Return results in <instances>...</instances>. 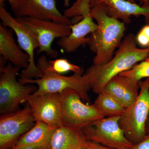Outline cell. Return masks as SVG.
<instances>
[{"instance_id": "8992f818", "label": "cell", "mask_w": 149, "mask_h": 149, "mask_svg": "<svg viewBox=\"0 0 149 149\" xmlns=\"http://www.w3.org/2000/svg\"><path fill=\"white\" fill-rule=\"evenodd\" d=\"M59 94L62 108V125L82 129L91 123L104 118L93 104L84 103L77 91L68 89Z\"/></svg>"}, {"instance_id": "30bf717a", "label": "cell", "mask_w": 149, "mask_h": 149, "mask_svg": "<svg viewBox=\"0 0 149 149\" xmlns=\"http://www.w3.org/2000/svg\"><path fill=\"white\" fill-rule=\"evenodd\" d=\"M35 122L29 106L0 118V149H11Z\"/></svg>"}, {"instance_id": "f546056e", "label": "cell", "mask_w": 149, "mask_h": 149, "mask_svg": "<svg viewBox=\"0 0 149 149\" xmlns=\"http://www.w3.org/2000/svg\"><path fill=\"white\" fill-rule=\"evenodd\" d=\"M80 149H91L90 148H88V147H87L86 146H85V145H83V147H81V148Z\"/></svg>"}, {"instance_id": "7c38bea8", "label": "cell", "mask_w": 149, "mask_h": 149, "mask_svg": "<svg viewBox=\"0 0 149 149\" xmlns=\"http://www.w3.org/2000/svg\"><path fill=\"white\" fill-rule=\"evenodd\" d=\"M36 121L56 128L62 125V108L59 93L32 95L27 101Z\"/></svg>"}, {"instance_id": "ac0fdd59", "label": "cell", "mask_w": 149, "mask_h": 149, "mask_svg": "<svg viewBox=\"0 0 149 149\" xmlns=\"http://www.w3.org/2000/svg\"><path fill=\"white\" fill-rule=\"evenodd\" d=\"M86 140L81 129L61 125L54 130L49 149H80Z\"/></svg>"}, {"instance_id": "484cf974", "label": "cell", "mask_w": 149, "mask_h": 149, "mask_svg": "<svg viewBox=\"0 0 149 149\" xmlns=\"http://www.w3.org/2000/svg\"><path fill=\"white\" fill-rule=\"evenodd\" d=\"M128 1L133 3H136V2H139L143 6H148L149 5V0H127Z\"/></svg>"}, {"instance_id": "d6986e66", "label": "cell", "mask_w": 149, "mask_h": 149, "mask_svg": "<svg viewBox=\"0 0 149 149\" xmlns=\"http://www.w3.org/2000/svg\"><path fill=\"white\" fill-rule=\"evenodd\" d=\"M93 105L104 118L120 116L126 109L112 96L104 92L98 94Z\"/></svg>"}, {"instance_id": "7402d4cb", "label": "cell", "mask_w": 149, "mask_h": 149, "mask_svg": "<svg viewBox=\"0 0 149 149\" xmlns=\"http://www.w3.org/2000/svg\"><path fill=\"white\" fill-rule=\"evenodd\" d=\"M91 0H76L69 8L64 11V15L68 18L82 17L91 13Z\"/></svg>"}, {"instance_id": "f1b7e54d", "label": "cell", "mask_w": 149, "mask_h": 149, "mask_svg": "<svg viewBox=\"0 0 149 149\" xmlns=\"http://www.w3.org/2000/svg\"><path fill=\"white\" fill-rule=\"evenodd\" d=\"M13 0H0V5H1L4 4V3L5 1H8L9 2V3H10Z\"/></svg>"}, {"instance_id": "4316f807", "label": "cell", "mask_w": 149, "mask_h": 149, "mask_svg": "<svg viewBox=\"0 0 149 149\" xmlns=\"http://www.w3.org/2000/svg\"><path fill=\"white\" fill-rule=\"evenodd\" d=\"M146 132L147 134H149V115L146 124Z\"/></svg>"}, {"instance_id": "cb8c5ba5", "label": "cell", "mask_w": 149, "mask_h": 149, "mask_svg": "<svg viewBox=\"0 0 149 149\" xmlns=\"http://www.w3.org/2000/svg\"><path fill=\"white\" fill-rule=\"evenodd\" d=\"M130 149H149V134H147L138 143L133 145Z\"/></svg>"}, {"instance_id": "7a4b0ae2", "label": "cell", "mask_w": 149, "mask_h": 149, "mask_svg": "<svg viewBox=\"0 0 149 149\" xmlns=\"http://www.w3.org/2000/svg\"><path fill=\"white\" fill-rule=\"evenodd\" d=\"M91 15L98 26L88 37V45L96 54L93 64H105L111 59L116 49L122 42L125 23L109 16L102 4L91 9Z\"/></svg>"}, {"instance_id": "4fadbf2b", "label": "cell", "mask_w": 149, "mask_h": 149, "mask_svg": "<svg viewBox=\"0 0 149 149\" xmlns=\"http://www.w3.org/2000/svg\"><path fill=\"white\" fill-rule=\"evenodd\" d=\"M101 4L109 16L122 20L125 24L130 23L132 16L141 15L149 24V6H141L127 0H91V8Z\"/></svg>"}, {"instance_id": "52a82bcc", "label": "cell", "mask_w": 149, "mask_h": 149, "mask_svg": "<svg viewBox=\"0 0 149 149\" xmlns=\"http://www.w3.org/2000/svg\"><path fill=\"white\" fill-rule=\"evenodd\" d=\"M16 18L24 24L36 38L38 44L37 54L45 52L52 58H56L58 56L57 51L52 47L55 39L67 37L71 33V24L29 17Z\"/></svg>"}, {"instance_id": "8fae6325", "label": "cell", "mask_w": 149, "mask_h": 149, "mask_svg": "<svg viewBox=\"0 0 149 149\" xmlns=\"http://www.w3.org/2000/svg\"><path fill=\"white\" fill-rule=\"evenodd\" d=\"M15 17H29L71 24L58 10L55 0H13L9 3Z\"/></svg>"}, {"instance_id": "ba28073f", "label": "cell", "mask_w": 149, "mask_h": 149, "mask_svg": "<svg viewBox=\"0 0 149 149\" xmlns=\"http://www.w3.org/2000/svg\"><path fill=\"white\" fill-rule=\"evenodd\" d=\"M120 116L104 118L81 129L86 139L114 149H130L133 145L126 139L119 124Z\"/></svg>"}, {"instance_id": "e0dca14e", "label": "cell", "mask_w": 149, "mask_h": 149, "mask_svg": "<svg viewBox=\"0 0 149 149\" xmlns=\"http://www.w3.org/2000/svg\"><path fill=\"white\" fill-rule=\"evenodd\" d=\"M55 128L44 123L36 121L34 126L22 135L11 149H49Z\"/></svg>"}, {"instance_id": "2e32d148", "label": "cell", "mask_w": 149, "mask_h": 149, "mask_svg": "<svg viewBox=\"0 0 149 149\" xmlns=\"http://www.w3.org/2000/svg\"><path fill=\"white\" fill-rule=\"evenodd\" d=\"M13 32L0 24V55L14 66L26 69L29 65V56L17 45Z\"/></svg>"}, {"instance_id": "5bb4252c", "label": "cell", "mask_w": 149, "mask_h": 149, "mask_svg": "<svg viewBox=\"0 0 149 149\" xmlns=\"http://www.w3.org/2000/svg\"><path fill=\"white\" fill-rule=\"evenodd\" d=\"M139 83L130 77L118 74L107 83L102 92L112 96L126 108L139 97Z\"/></svg>"}, {"instance_id": "6da1fadb", "label": "cell", "mask_w": 149, "mask_h": 149, "mask_svg": "<svg viewBox=\"0 0 149 149\" xmlns=\"http://www.w3.org/2000/svg\"><path fill=\"white\" fill-rule=\"evenodd\" d=\"M137 44L136 36L128 34L122 40L115 56L108 62L102 65L93 64L87 69L84 74L94 93L100 94L111 78L148 57V48L140 49L137 47Z\"/></svg>"}, {"instance_id": "5b68a950", "label": "cell", "mask_w": 149, "mask_h": 149, "mask_svg": "<svg viewBox=\"0 0 149 149\" xmlns=\"http://www.w3.org/2000/svg\"><path fill=\"white\" fill-rule=\"evenodd\" d=\"M20 68L10 63L0 68V113L8 114L17 110L37 91L34 85H23L17 79Z\"/></svg>"}, {"instance_id": "9a60e30c", "label": "cell", "mask_w": 149, "mask_h": 149, "mask_svg": "<svg viewBox=\"0 0 149 149\" xmlns=\"http://www.w3.org/2000/svg\"><path fill=\"white\" fill-rule=\"evenodd\" d=\"M91 13L84 15L81 20L76 24H71V33L67 37L61 38L57 45L66 53H70L77 50L80 46L88 45V36L97 28Z\"/></svg>"}, {"instance_id": "9c48e42d", "label": "cell", "mask_w": 149, "mask_h": 149, "mask_svg": "<svg viewBox=\"0 0 149 149\" xmlns=\"http://www.w3.org/2000/svg\"><path fill=\"white\" fill-rule=\"evenodd\" d=\"M0 19L2 21L1 24L10 28L15 33L19 46L29 56V65L22 71L20 74L21 78L38 79L42 77V73L35 62V51L38 49V44L34 35L24 24L8 11L4 4L0 5Z\"/></svg>"}, {"instance_id": "ffe728a7", "label": "cell", "mask_w": 149, "mask_h": 149, "mask_svg": "<svg viewBox=\"0 0 149 149\" xmlns=\"http://www.w3.org/2000/svg\"><path fill=\"white\" fill-rule=\"evenodd\" d=\"M37 63L45 66L49 70L62 74L70 71L74 73H83V69L76 65L70 62L67 59L58 58L54 61L48 60L45 56H40L37 61Z\"/></svg>"}, {"instance_id": "44dd1931", "label": "cell", "mask_w": 149, "mask_h": 149, "mask_svg": "<svg viewBox=\"0 0 149 149\" xmlns=\"http://www.w3.org/2000/svg\"><path fill=\"white\" fill-rule=\"evenodd\" d=\"M148 48L149 49V47ZM119 74L130 77L137 82H140L143 78H149V53L146 59Z\"/></svg>"}, {"instance_id": "4dcf8cb0", "label": "cell", "mask_w": 149, "mask_h": 149, "mask_svg": "<svg viewBox=\"0 0 149 149\" xmlns=\"http://www.w3.org/2000/svg\"></svg>"}, {"instance_id": "d4e9b609", "label": "cell", "mask_w": 149, "mask_h": 149, "mask_svg": "<svg viewBox=\"0 0 149 149\" xmlns=\"http://www.w3.org/2000/svg\"><path fill=\"white\" fill-rule=\"evenodd\" d=\"M84 145L85 146L91 149H114L105 146L100 144L95 143L87 139Z\"/></svg>"}, {"instance_id": "603a6c76", "label": "cell", "mask_w": 149, "mask_h": 149, "mask_svg": "<svg viewBox=\"0 0 149 149\" xmlns=\"http://www.w3.org/2000/svg\"><path fill=\"white\" fill-rule=\"evenodd\" d=\"M136 42L142 47L146 48L149 47V24H147L142 27L137 36Z\"/></svg>"}, {"instance_id": "3957f363", "label": "cell", "mask_w": 149, "mask_h": 149, "mask_svg": "<svg viewBox=\"0 0 149 149\" xmlns=\"http://www.w3.org/2000/svg\"><path fill=\"white\" fill-rule=\"evenodd\" d=\"M37 65L42 73V77L35 79L20 78L18 80L23 85L34 84L37 85V91L32 95L45 93H60L67 89H72L79 93L83 101L90 102L88 92L91 89V85L87 77L83 73L63 76L49 70L40 63H37Z\"/></svg>"}, {"instance_id": "277c9868", "label": "cell", "mask_w": 149, "mask_h": 149, "mask_svg": "<svg viewBox=\"0 0 149 149\" xmlns=\"http://www.w3.org/2000/svg\"><path fill=\"white\" fill-rule=\"evenodd\" d=\"M139 84L138 98L125 109L119 120L125 137L133 145L138 143L146 135V124L149 115V78Z\"/></svg>"}, {"instance_id": "83f0119b", "label": "cell", "mask_w": 149, "mask_h": 149, "mask_svg": "<svg viewBox=\"0 0 149 149\" xmlns=\"http://www.w3.org/2000/svg\"><path fill=\"white\" fill-rule=\"evenodd\" d=\"M63 1H64V6L67 7L69 5L70 0H63Z\"/></svg>"}]
</instances>
